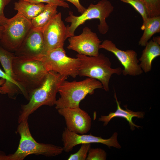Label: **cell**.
Returning <instances> with one entry per match:
<instances>
[{
	"label": "cell",
	"mask_w": 160,
	"mask_h": 160,
	"mask_svg": "<svg viewBox=\"0 0 160 160\" xmlns=\"http://www.w3.org/2000/svg\"><path fill=\"white\" fill-rule=\"evenodd\" d=\"M12 68L22 94L29 100L30 94L43 83L48 71L42 62L35 58L14 57Z\"/></svg>",
	"instance_id": "obj_1"
},
{
	"label": "cell",
	"mask_w": 160,
	"mask_h": 160,
	"mask_svg": "<svg viewBox=\"0 0 160 160\" xmlns=\"http://www.w3.org/2000/svg\"><path fill=\"white\" fill-rule=\"evenodd\" d=\"M67 77L54 71H49L42 84L30 94L28 102L21 105L18 123L28 119L31 114L41 106L55 105L59 87Z\"/></svg>",
	"instance_id": "obj_2"
},
{
	"label": "cell",
	"mask_w": 160,
	"mask_h": 160,
	"mask_svg": "<svg viewBox=\"0 0 160 160\" xmlns=\"http://www.w3.org/2000/svg\"><path fill=\"white\" fill-rule=\"evenodd\" d=\"M28 119L19 123L17 131L20 139L16 151L13 153L7 155L0 153V160H23L31 154L54 157L61 154L63 151L62 147L36 142L31 135Z\"/></svg>",
	"instance_id": "obj_3"
},
{
	"label": "cell",
	"mask_w": 160,
	"mask_h": 160,
	"mask_svg": "<svg viewBox=\"0 0 160 160\" xmlns=\"http://www.w3.org/2000/svg\"><path fill=\"white\" fill-rule=\"evenodd\" d=\"M76 57L80 63L78 75L99 81L106 91L109 90V81L112 76L114 74L119 75L122 73L120 67H111L110 59L103 53H99L97 56L78 54Z\"/></svg>",
	"instance_id": "obj_4"
},
{
	"label": "cell",
	"mask_w": 160,
	"mask_h": 160,
	"mask_svg": "<svg viewBox=\"0 0 160 160\" xmlns=\"http://www.w3.org/2000/svg\"><path fill=\"white\" fill-rule=\"evenodd\" d=\"M103 88L101 83L95 79L88 77L82 81L69 82L63 81L58 92L60 97L55 104L56 109L64 108L79 107L81 101L88 94L92 95L95 90Z\"/></svg>",
	"instance_id": "obj_5"
},
{
	"label": "cell",
	"mask_w": 160,
	"mask_h": 160,
	"mask_svg": "<svg viewBox=\"0 0 160 160\" xmlns=\"http://www.w3.org/2000/svg\"><path fill=\"white\" fill-rule=\"evenodd\" d=\"M113 9L114 7L109 1L101 0L96 4H90L79 16H75L72 12L70 11L69 16L65 19L66 22L71 23L70 26H66V39L74 35V32L79 26L87 20L95 19L100 20V24L98 25L99 32L102 34H105L109 29L106 21V19L109 16Z\"/></svg>",
	"instance_id": "obj_6"
},
{
	"label": "cell",
	"mask_w": 160,
	"mask_h": 160,
	"mask_svg": "<svg viewBox=\"0 0 160 160\" xmlns=\"http://www.w3.org/2000/svg\"><path fill=\"white\" fill-rule=\"evenodd\" d=\"M35 59L40 60L47 70L75 78L78 75L80 62L78 58L67 56L63 48L47 51L42 56Z\"/></svg>",
	"instance_id": "obj_7"
},
{
	"label": "cell",
	"mask_w": 160,
	"mask_h": 160,
	"mask_svg": "<svg viewBox=\"0 0 160 160\" xmlns=\"http://www.w3.org/2000/svg\"><path fill=\"white\" fill-rule=\"evenodd\" d=\"M4 27L0 41L1 46L9 51H15L33 27L31 20L18 13L9 18Z\"/></svg>",
	"instance_id": "obj_8"
},
{
	"label": "cell",
	"mask_w": 160,
	"mask_h": 160,
	"mask_svg": "<svg viewBox=\"0 0 160 160\" xmlns=\"http://www.w3.org/2000/svg\"><path fill=\"white\" fill-rule=\"evenodd\" d=\"M99 49H104L115 56L124 67L122 74L124 76H136L143 73L137 59V54L134 50H121L112 41L107 39L104 40L100 44Z\"/></svg>",
	"instance_id": "obj_9"
},
{
	"label": "cell",
	"mask_w": 160,
	"mask_h": 160,
	"mask_svg": "<svg viewBox=\"0 0 160 160\" xmlns=\"http://www.w3.org/2000/svg\"><path fill=\"white\" fill-rule=\"evenodd\" d=\"M117 133L115 132L109 139H104L100 137L92 135L79 134L71 132L65 128L62 134L63 151L68 153L76 146L85 143H100L108 147H113L117 148L121 146L117 139Z\"/></svg>",
	"instance_id": "obj_10"
},
{
	"label": "cell",
	"mask_w": 160,
	"mask_h": 160,
	"mask_svg": "<svg viewBox=\"0 0 160 160\" xmlns=\"http://www.w3.org/2000/svg\"><path fill=\"white\" fill-rule=\"evenodd\" d=\"M68 40V49L75 51L78 54L89 56H97L99 54L101 41L96 33L88 27L84 28L79 35L69 38Z\"/></svg>",
	"instance_id": "obj_11"
},
{
	"label": "cell",
	"mask_w": 160,
	"mask_h": 160,
	"mask_svg": "<svg viewBox=\"0 0 160 160\" xmlns=\"http://www.w3.org/2000/svg\"><path fill=\"white\" fill-rule=\"evenodd\" d=\"M14 54L16 56L37 58L47 52L42 32L33 27Z\"/></svg>",
	"instance_id": "obj_12"
},
{
	"label": "cell",
	"mask_w": 160,
	"mask_h": 160,
	"mask_svg": "<svg viewBox=\"0 0 160 160\" xmlns=\"http://www.w3.org/2000/svg\"><path fill=\"white\" fill-rule=\"evenodd\" d=\"M57 111L59 114L64 118L66 127L69 131L84 134L90 130L91 118L86 111L79 107L64 108L58 109Z\"/></svg>",
	"instance_id": "obj_13"
},
{
	"label": "cell",
	"mask_w": 160,
	"mask_h": 160,
	"mask_svg": "<svg viewBox=\"0 0 160 160\" xmlns=\"http://www.w3.org/2000/svg\"><path fill=\"white\" fill-rule=\"evenodd\" d=\"M66 26L62 20L61 13H57L42 31L47 52L64 47L66 39Z\"/></svg>",
	"instance_id": "obj_14"
},
{
	"label": "cell",
	"mask_w": 160,
	"mask_h": 160,
	"mask_svg": "<svg viewBox=\"0 0 160 160\" xmlns=\"http://www.w3.org/2000/svg\"><path fill=\"white\" fill-rule=\"evenodd\" d=\"M114 97L117 104V108L114 112H111L107 116H101L99 119V121L104 122L103 125L105 126L113 118L115 117H122L125 119L130 126L131 129L133 130L136 127L138 128L140 126L135 124L132 121V118L136 117L138 118H142L144 115V113L142 111L134 112L129 110L126 107V109L124 110L120 107L118 101L115 91H114Z\"/></svg>",
	"instance_id": "obj_15"
},
{
	"label": "cell",
	"mask_w": 160,
	"mask_h": 160,
	"mask_svg": "<svg viewBox=\"0 0 160 160\" xmlns=\"http://www.w3.org/2000/svg\"><path fill=\"white\" fill-rule=\"evenodd\" d=\"M160 44L151 40L148 41L145 46L140 57L138 59L141 68L145 73L152 69L153 60L160 55Z\"/></svg>",
	"instance_id": "obj_16"
},
{
	"label": "cell",
	"mask_w": 160,
	"mask_h": 160,
	"mask_svg": "<svg viewBox=\"0 0 160 160\" xmlns=\"http://www.w3.org/2000/svg\"><path fill=\"white\" fill-rule=\"evenodd\" d=\"M45 4L43 3H32L21 0L14 3V9L28 19L31 20L44 10Z\"/></svg>",
	"instance_id": "obj_17"
},
{
	"label": "cell",
	"mask_w": 160,
	"mask_h": 160,
	"mask_svg": "<svg viewBox=\"0 0 160 160\" xmlns=\"http://www.w3.org/2000/svg\"><path fill=\"white\" fill-rule=\"evenodd\" d=\"M57 5L47 4L43 11L31 20L33 28L42 32L50 20L57 14Z\"/></svg>",
	"instance_id": "obj_18"
},
{
	"label": "cell",
	"mask_w": 160,
	"mask_h": 160,
	"mask_svg": "<svg viewBox=\"0 0 160 160\" xmlns=\"http://www.w3.org/2000/svg\"><path fill=\"white\" fill-rule=\"evenodd\" d=\"M143 30L138 44L145 47L146 43L155 33L160 32V16L148 18L145 24L141 28Z\"/></svg>",
	"instance_id": "obj_19"
},
{
	"label": "cell",
	"mask_w": 160,
	"mask_h": 160,
	"mask_svg": "<svg viewBox=\"0 0 160 160\" xmlns=\"http://www.w3.org/2000/svg\"><path fill=\"white\" fill-rule=\"evenodd\" d=\"M121 2L131 5L141 16L143 23L142 26L145 25L148 17L146 7L141 0H120Z\"/></svg>",
	"instance_id": "obj_20"
},
{
	"label": "cell",
	"mask_w": 160,
	"mask_h": 160,
	"mask_svg": "<svg viewBox=\"0 0 160 160\" xmlns=\"http://www.w3.org/2000/svg\"><path fill=\"white\" fill-rule=\"evenodd\" d=\"M147 9L148 18L160 16V0H141Z\"/></svg>",
	"instance_id": "obj_21"
},
{
	"label": "cell",
	"mask_w": 160,
	"mask_h": 160,
	"mask_svg": "<svg viewBox=\"0 0 160 160\" xmlns=\"http://www.w3.org/2000/svg\"><path fill=\"white\" fill-rule=\"evenodd\" d=\"M79 150L76 153L71 154L68 160H86L88 152L91 148L90 144L85 143L81 144Z\"/></svg>",
	"instance_id": "obj_22"
},
{
	"label": "cell",
	"mask_w": 160,
	"mask_h": 160,
	"mask_svg": "<svg viewBox=\"0 0 160 160\" xmlns=\"http://www.w3.org/2000/svg\"><path fill=\"white\" fill-rule=\"evenodd\" d=\"M107 154L103 149L90 148L88 151L86 160H105Z\"/></svg>",
	"instance_id": "obj_23"
},
{
	"label": "cell",
	"mask_w": 160,
	"mask_h": 160,
	"mask_svg": "<svg viewBox=\"0 0 160 160\" xmlns=\"http://www.w3.org/2000/svg\"><path fill=\"white\" fill-rule=\"evenodd\" d=\"M0 78L5 80L2 85L3 89L7 91H12L15 90L19 85L16 82L12 80L8 77L4 72L0 68Z\"/></svg>",
	"instance_id": "obj_24"
},
{
	"label": "cell",
	"mask_w": 160,
	"mask_h": 160,
	"mask_svg": "<svg viewBox=\"0 0 160 160\" xmlns=\"http://www.w3.org/2000/svg\"><path fill=\"white\" fill-rule=\"evenodd\" d=\"M25 1L32 3L38 4L46 3L61 7L65 8H68L69 5L65 1H62L59 0H18Z\"/></svg>",
	"instance_id": "obj_25"
},
{
	"label": "cell",
	"mask_w": 160,
	"mask_h": 160,
	"mask_svg": "<svg viewBox=\"0 0 160 160\" xmlns=\"http://www.w3.org/2000/svg\"><path fill=\"white\" fill-rule=\"evenodd\" d=\"M11 0H0V25L4 26L7 23L9 18H6L4 15L5 7Z\"/></svg>",
	"instance_id": "obj_26"
},
{
	"label": "cell",
	"mask_w": 160,
	"mask_h": 160,
	"mask_svg": "<svg viewBox=\"0 0 160 160\" xmlns=\"http://www.w3.org/2000/svg\"><path fill=\"white\" fill-rule=\"evenodd\" d=\"M62 1H66L70 2L76 8L79 12L81 14L84 12L86 8L83 7L79 2V0H59Z\"/></svg>",
	"instance_id": "obj_27"
},
{
	"label": "cell",
	"mask_w": 160,
	"mask_h": 160,
	"mask_svg": "<svg viewBox=\"0 0 160 160\" xmlns=\"http://www.w3.org/2000/svg\"><path fill=\"white\" fill-rule=\"evenodd\" d=\"M153 40L160 44V37L158 36L153 38Z\"/></svg>",
	"instance_id": "obj_28"
},
{
	"label": "cell",
	"mask_w": 160,
	"mask_h": 160,
	"mask_svg": "<svg viewBox=\"0 0 160 160\" xmlns=\"http://www.w3.org/2000/svg\"><path fill=\"white\" fill-rule=\"evenodd\" d=\"M4 29V26L0 25V41L1 39Z\"/></svg>",
	"instance_id": "obj_29"
},
{
	"label": "cell",
	"mask_w": 160,
	"mask_h": 160,
	"mask_svg": "<svg viewBox=\"0 0 160 160\" xmlns=\"http://www.w3.org/2000/svg\"><path fill=\"white\" fill-rule=\"evenodd\" d=\"M5 80L3 79H0V87L4 83Z\"/></svg>",
	"instance_id": "obj_30"
}]
</instances>
